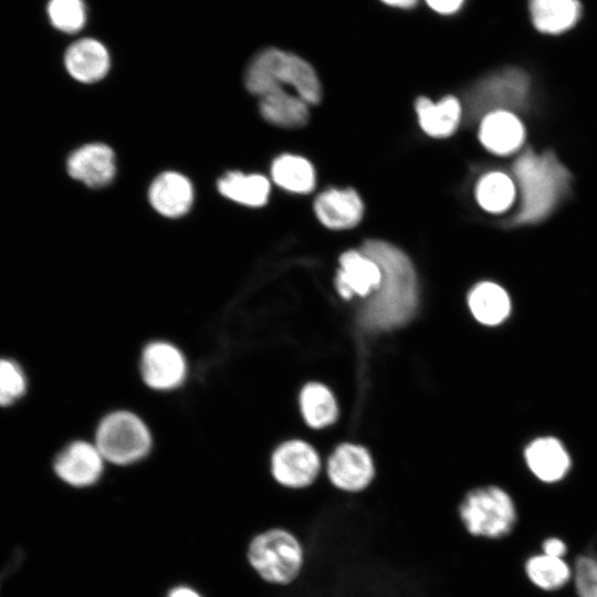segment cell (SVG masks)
<instances>
[{
    "mask_svg": "<svg viewBox=\"0 0 597 597\" xmlns=\"http://www.w3.org/2000/svg\"><path fill=\"white\" fill-rule=\"evenodd\" d=\"M530 87L528 76L520 69L502 70L480 80L467 96L471 118L495 111H510L524 104Z\"/></svg>",
    "mask_w": 597,
    "mask_h": 597,
    "instance_id": "52a82bcc",
    "label": "cell"
},
{
    "mask_svg": "<svg viewBox=\"0 0 597 597\" xmlns=\"http://www.w3.org/2000/svg\"><path fill=\"white\" fill-rule=\"evenodd\" d=\"M524 570L527 578L544 590L559 589L572 578V569L563 558L543 553L525 561Z\"/></svg>",
    "mask_w": 597,
    "mask_h": 597,
    "instance_id": "484cf974",
    "label": "cell"
},
{
    "mask_svg": "<svg viewBox=\"0 0 597 597\" xmlns=\"http://www.w3.org/2000/svg\"><path fill=\"white\" fill-rule=\"evenodd\" d=\"M274 182L281 188L297 192H310L315 186V172L305 158L294 155L277 157L271 167Z\"/></svg>",
    "mask_w": 597,
    "mask_h": 597,
    "instance_id": "cb8c5ba5",
    "label": "cell"
},
{
    "mask_svg": "<svg viewBox=\"0 0 597 597\" xmlns=\"http://www.w3.org/2000/svg\"><path fill=\"white\" fill-rule=\"evenodd\" d=\"M219 191L227 198L250 207L263 206L269 198V180L261 175L230 171L218 181Z\"/></svg>",
    "mask_w": 597,
    "mask_h": 597,
    "instance_id": "603a6c76",
    "label": "cell"
},
{
    "mask_svg": "<svg viewBox=\"0 0 597 597\" xmlns=\"http://www.w3.org/2000/svg\"><path fill=\"white\" fill-rule=\"evenodd\" d=\"M362 252L381 271L380 285L362 311V324L368 328L389 329L407 323L418 302L417 276L411 261L400 249L378 239L365 241Z\"/></svg>",
    "mask_w": 597,
    "mask_h": 597,
    "instance_id": "6da1fadb",
    "label": "cell"
},
{
    "mask_svg": "<svg viewBox=\"0 0 597 597\" xmlns=\"http://www.w3.org/2000/svg\"><path fill=\"white\" fill-rule=\"evenodd\" d=\"M468 304L475 320L489 326L501 324L511 312L507 292L499 284L488 281L471 290Z\"/></svg>",
    "mask_w": 597,
    "mask_h": 597,
    "instance_id": "7402d4cb",
    "label": "cell"
},
{
    "mask_svg": "<svg viewBox=\"0 0 597 597\" xmlns=\"http://www.w3.org/2000/svg\"><path fill=\"white\" fill-rule=\"evenodd\" d=\"M464 0H426L427 4L436 12L442 14L453 13L459 10Z\"/></svg>",
    "mask_w": 597,
    "mask_h": 597,
    "instance_id": "1f68e13d",
    "label": "cell"
},
{
    "mask_svg": "<svg viewBox=\"0 0 597 597\" xmlns=\"http://www.w3.org/2000/svg\"><path fill=\"white\" fill-rule=\"evenodd\" d=\"M300 405L303 417L312 428L333 423L338 413L332 392L321 384H307L301 391Z\"/></svg>",
    "mask_w": 597,
    "mask_h": 597,
    "instance_id": "d4e9b609",
    "label": "cell"
},
{
    "mask_svg": "<svg viewBox=\"0 0 597 597\" xmlns=\"http://www.w3.org/2000/svg\"><path fill=\"white\" fill-rule=\"evenodd\" d=\"M139 369L146 386L157 391H170L184 384L188 365L177 346L155 341L144 347Z\"/></svg>",
    "mask_w": 597,
    "mask_h": 597,
    "instance_id": "9c48e42d",
    "label": "cell"
},
{
    "mask_svg": "<svg viewBox=\"0 0 597 597\" xmlns=\"http://www.w3.org/2000/svg\"><path fill=\"white\" fill-rule=\"evenodd\" d=\"M457 513L468 535L490 542L505 540L517 523L512 496L494 484L469 489L461 498Z\"/></svg>",
    "mask_w": 597,
    "mask_h": 597,
    "instance_id": "5b68a950",
    "label": "cell"
},
{
    "mask_svg": "<svg viewBox=\"0 0 597 597\" xmlns=\"http://www.w3.org/2000/svg\"><path fill=\"white\" fill-rule=\"evenodd\" d=\"M335 285L342 297L348 300L354 294L368 295L376 291L381 282L378 264L363 252L349 250L339 258Z\"/></svg>",
    "mask_w": 597,
    "mask_h": 597,
    "instance_id": "7c38bea8",
    "label": "cell"
},
{
    "mask_svg": "<svg viewBox=\"0 0 597 597\" xmlns=\"http://www.w3.org/2000/svg\"><path fill=\"white\" fill-rule=\"evenodd\" d=\"M64 64L69 74L76 81L94 83L107 74L111 57L102 42L93 38H84L67 48Z\"/></svg>",
    "mask_w": 597,
    "mask_h": 597,
    "instance_id": "9a60e30c",
    "label": "cell"
},
{
    "mask_svg": "<svg viewBox=\"0 0 597 597\" xmlns=\"http://www.w3.org/2000/svg\"><path fill=\"white\" fill-rule=\"evenodd\" d=\"M69 175L91 188L109 184L115 175L113 150L104 144H88L67 158Z\"/></svg>",
    "mask_w": 597,
    "mask_h": 597,
    "instance_id": "4fadbf2b",
    "label": "cell"
},
{
    "mask_svg": "<svg viewBox=\"0 0 597 597\" xmlns=\"http://www.w3.org/2000/svg\"><path fill=\"white\" fill-rule=\"evenodd\" d=\"M314 210L324 226L342 230L359 222L363 203L353 189H328L316 198Z\"/></svg>",
    "mask_w": 597,
    "mask_h": 597,
    "instance_id": "e0dca14e",
    "label": "cell"
},
{
    "mask_svg": "<svg viewBox=\"0 0 597 597\" xmlns=\"http://www.w3.org/2000/svg\"><path fill=\"white\" fill-rule=\"evenodd\" d=\"M515 185L504 172L493 171L484 175L478 182L475 196L479 205L486 211H505L515 199Z\"/></svg>",
    "mask_w": 597,
    "mask_h": 597,
    "instance_id": "4316f807",
    "label": "cell"
},
{
    "mask_svg": "<svg viewBox=\"0 0 597 597\" xmlns=\"http://www.w3.org/2000/svg\"><path fill=\"white\" fill-rule=\"evenodd\" d=\"M321 471L320 457L302 440L280 444L271 458V474L285 489L303 490L315 483Z\"/></svg>",
    "mask_w": 597,
    "mask_h": 597,
    "instance_id": "ba28073f",
    "label": "cell"
},
{
    "mask_svg": "<svg viewBox=\"0 0 597 597\" xmlns=\"http://www.w3.org/2000/svg\"><path fill=\"white\" fill-rule=\"evenodd\" d=\"M245 555L255 576L264 585L277 588L295 584L306 565L303 541L282 525L258 531L248 543Z\"/></svg>",
    "mask_w": 597,
    "mask_h": 597,
    "instance_id": "3957f363",
    "label": "cell"
},
{
    "mask_svg": "<svg viewBox=\"0 0 597 597\" xmlns=\"http://www.w3.org/2000/svg\"><path fill=\"white\" fill-rule=\"evenodd\" d=\"M479 138L489 151L510 155L519 150L524 143L525 129L512 112L495 111L482 118Z\"/></svg>",
    "mask_w": 597,
    "mask_h": 597,
    "instance_id": "2e32d148",
    "label": "cell"
},
{
    "mask_svg": "<svg viewBox=\"0 0 597 597\" xmlns=\"http://www.w3.org/2000/svg\"><path fill=\"white\" fill-rule=\"evenodd\" d=\"M528 470L542 482L554 483L565 478L572 460L566 448L555 437H538L525 448Z\"/></svg>",
    "mask_w": 597,
    "mask_h": 597,
    "instance_id": "5bb4252c",
    "label": "cell"
},
{
    "mask_svg": "<svg viewBox=\"0 0 597 597\" xmlns=\"http://www.w3.org/2000/svg\"><path fill=\"white\" fill-rule=\"evenodd\" d=\"M259 98L260 113L271 124L291 128L308 121V104L291 91L272 90Z\"/></svg>",
    "mask_w": 597,
    "mask_h": 597,
    "instance_id": "ffe728a7",
    "label": "cell"
},
{
    "mask_svg": "<svg viewBox=\"0 0 597 597\" xmlns=\"http://www.w3.org/2000/svg\"><path fill=\"white\" fill-rule=\"evenodd\" d=\"M244 82L248 91L259 97L272 90L290 87L307 104L321 101V83L314 69L300 56L280 49L259 52L245 71Z\"/></svg>",
    "mask_w": 597,
    "mask_h": 597,
    "instance_id": "277c9868",
    "label": "cell"
},
{
    "mask_svg": "<svg viewBox=\"0 0 597 597\" xmlns=\"http://www.w3.org/2000/svg\"><path fill=\"white\" fill-rule=\"evenodd\" d=\"M48 15L55 29L75 33L85 25L86 7L83 0H50Z\"/></svg>",
    "mask_w": 597,
    "mask_h": 597,
    "instance_id": "83f0119b",
    "label": "cell"
},
{
    "mask_svg": "<svg viewBox=\"0 0 597 597\" xmlns=\"http://www.w3.org/2000/svg\"><path fill=\"white\" fill-rule=\"evenodd\" d=\"M106 461L94 442L77 440L67 444L55 458V474L74 488L95 484L104 472Z\"/></svg>",
    "mask_w": 597,
    "mask_h": 597,
    "instance_id": "8fae6325",
    "label": "cell"
},
{
    "mask_svg": "<svg viewBox=\"0 0 597 597\" xmlns=\"http://www.w3.org/2000/svg\"><path fill=\"white\" fill-rule=\"evenodd\" d=\"M528 11L535 29L545 34H561L579 20L578 0H530Z\"/></svg>",
    "mask_w": 597,
    "mask_h": 597,
    "instance_id": "d6986e66",
    "label": "cell"
},
{
    "mask_svg": "<svg viewBox=\"0 0 597 597\" xmlns=\"http://www.w3.org/2000/svg\"><path fill=\"white\" fill-rule=\"evenodd\" d=\"M25 389L27 379L22 368L12 359L0 358V406L14 404Z\"/></svg>",
    "mask_w": 597,
    "mask_h": 597,
    "instance_id": "f1b7e54d",
    "label": "cell"
},
{
    "mask_svg": "<svg viewBox=\"0 0 597 597\" xmlns=\"http://www.w3.org/2000/svg\"><path fill=\"white\" fill-rule=\"evenodd\" d=\"M93 442L106 463L130 465L148 455L153 436L138 415L129 410H115L101 419Z\"/></svg>",
    "mask_w": 597,
    "mask_h": 597,
    "instance_id": "8992f818",
    "label": "cell"
},
{
    "mask_svg": "<svg viewBox=\"0 0 597 597\" xmlns=\"http://www.w3.org/2000/svg\"><path fill=\"white\" fill-rule=\"evenodd\" d=\"M165 597H203L197 589L188 585L171 587Z\"/></svg>",
    "mask_w": 597,
    "mask_h": 597,
    "instance_id": "d6a6232c",
    "label": "cell"
},
{
    "mask_svg": "<svg viewBox=\"0 0 597 597\" xmlns=\"http://www.w3.org/2000/svg\"><path fill=\"white\" fill-rule=\"evenodd\" d=\"M383 2L398 8H411L417 3V0H381Z\"/></svg>",
    "mask_w": 597,
    "mask_h": 597,
    "instance_id": "836d02e7",
    "label": "cell"
},
{
    "mask_svg": "<svg viewBox=\"0 0 597 597\" xmlns=\"http://www.w3.org/2000/svg\"><path fill=\"white\" fill-rule=\"evenodd\" d=\"M193 191L182 175L167 171L159 175L149 188V201L155 210L169 218L184 216L191 207Z\"/></svg>",
    "mask_w": 597,
    "mask_h": 597,
    "instance_id": "ac0fdd59",
    "label": "cell"
},
{
    "mask_svg": "<svg viewBox=\"0 0 597 597\" xmlns=\"http://www.w3.org/2000/svg\"><path fill=\"white\" fill-rule=\"evenodd\" d=\"M416 113L422 130L432 137H448L458 127L461 105L453 96H446L438 103L419 97L415 103Z\"/></svg>",
    "mask_w": 597,
    "mask_h": 597,
    "instance_id": "44dd1931",
    "label": "cell"
},
{
    "mask_svg": "<svg viewBox=\"0 0 597 597\" xmlns=\"http://www.w3.org/2000/svg\"><path fill=\"white\" fill-rule=\"evenodd\" d=\"M520 189V209L514 224L534 223L546 218L567 190L570 174L551 153L523 151L513 165Z\"/></svg>",
    "mask_w": 597,
    "mask_h": 597,
    "instance_id": "7a4b0ae2",
    "label": "cell"
},
{
    "mask_svg": "<svg viewBox=\"0 0 597 597\" xmlns=\"http://www.w3.org/2000/svg\"><path fill=\"white\" fill-rule=\"evenodd\" d=\"M543 554L563 558L567 552L566 544L558 537H548L542 544Z\"/></svg>",
    "mask_w": 597,
    "mask_h": 597,
    "instance_id": "4dcf8cb0",
    "label": "cell"
},
{
    "mask_svg": "<svg viewBox=\"0 0 597 597\" xmlns=\"http://www.w3.org/2000/svg\"><path fill=\"white\" fill-rule=\"evenodd\" d=\"M326 473L329 483L338 491L359 494L371 485L375 467L365 448L344 443L329 457Z\"/></svg>",
    "mask_w": 597,
    "mask_h": 597,
    "instance_id": "30bf717a",
    "label": "cell"
},
{
    "mask_svg": "<svg viewBox=\"0 0 597 597\" xmlns=\"http://www.w3.org/2000/svg\"><path fill=\"white\" fill-rule=\"evenodd\" d=\"M572 577L579 597H597V557L578 556L572 570Z\"/></svg>",
    "mask_w": 597,
    "mask_h": 597,
    "instance_id": "f546056e",
    "label": "cell"
}]
</instances>
